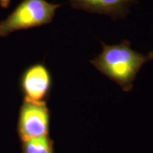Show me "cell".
Listing matches in <instances>:
<instances>
[{
	"instance_id": "obj_1",
	"label": "cell",
	"mask_w": 153,
	"mask_h": 153,
	"mask_svg": "<svg viewBox=\"0 0 153 153\" xmlns=\"http://www.w3.org/2000/svg\"><path fill=\"white\" fill-rule=\"evenodd\" d=\"M101 45L102 52L91 61V64L124 91H130L140 68L153 59V52L147 55L137 53L131 48L127 40L114 45L101 42Z\"/></svg>"
},
{
	"instance_id": "obj_2",
	"label": "cell",
	"mask_w": 153,
	"mask_h": 153,
	"mask_svg": "<svg viewBox=\"0 0 153 153\" xmlns=\"http://www.w3.org/2000/svg\"><path fill=\"white\" fill-rule=\"evenodd\" d=\"M61 6L46 0H22L7 18L0 22V37L51 24Z\"/></svg>"
},
{
	"instance_id": "obj_3",
	"label": "cell",
	"mask_w": 153,
	"mask_h": 153,
	"mask_svg": "<svg viewBox=\"0 0 153 153\" xmlns=\"http://www.w3.org/2000/svg\"><path fill=\"white\" fill-rule=\"evenodd\" d=\"M20 132L26 141L46 135L48 128V112L43 103L27 101L20 118Z\"/></svg>"
},
{
	"instance_id": "obj_4",
	"label": "cell",
	"mask_w": 153,
	"mask_h": 153,
	"mask_svg": "<svg viewBox=\"0 0 153 153\" xmlns=\"http://www.w3.org/2000/svg\"><path fill=\"white\" fill-rule=\"evenodd\" d=\"M21 85L26 100L39 102L50 90L51 76L44 65H33L26 70L22 76Z\"/></svg>"
},
{
	"instance_id": "obj_5",
	"label": "cell",
	"mask_w": 153,
	"mask_h": 153,
	"mask_svg": "<svg viewBox=\"0 0 153 153\" xmlns=\"http://www.w3.org/2000/svg\"><path fill=\"white\" fill-rule=\"evenodd\" d=\"M72 8L87 12L106 15L114 20L124 19L130 14L136 0H69Z\"/></svg>"
},
{
	"instance_id": "obj_6",
	"label": "cell",
	"mask_w": 153,
	"mask_h": 153,
	"mask_svg": "<svg viewBox=\"0 0 153 153\" xmlns=\"http://www.w3.org/2000/svg\"><path fill=\"white\" fill-rule=\"evenodd\" d=\"M25 148L26 153H51L49 142L45 136L26 141Z\"/></svg>"
},
{
	"instance_id": "obj_7",
	"label": "cell",
	"mask_w": 153,
	"mask_h": 153,
	"mask_svg": "<svg viewBox=\"0 0 153 153\" xmlns=\"http://www.w3.org/2000/svg\"><path fill=\"white\" fill-rule=\"evenodd\" d=\"M11 0H0V7L2 9H7L10 7Z\"/></svg>"
}]
</instances>
